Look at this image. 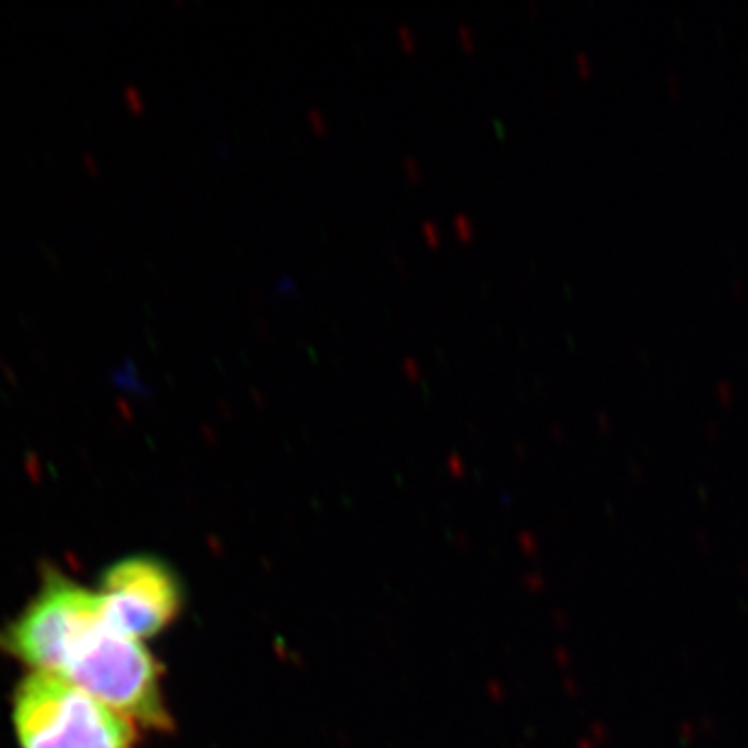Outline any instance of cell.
<instances>
[{
  "label": "cell",
  "instance_id": "6da1fadb",
  "mask_svg": "<svg viewBox=\"0 0 748 748\" xmlns=\"http://www.w3.org/2000/svg\"><path fill=\"white\" fill-rule=\"evenodd\" d=\"M0 651L59 675L138 728L169 732L162 668L144 642L109 624L98 591L50 569L28 607L0 630Z\"/></svg>",
  "mask_w": 748,
  "mask_h": 748
},
{
  "label": "cell",
  "instance_id": "3957f363",
  "mask_svg": "<svg viewBox=\"0 0 748 748\" xmlns=\"http://www.w3.org/2000/svg\"><path fill=\"white\" fill-rule=\"evenodd\" d=\"M98 593L109 624L140 642L164 632L183 609L179 576L150 555L116 561L102 574Z\"/></svg>",
  "mask_w": 748,
  "mask_h": 748
},
{
  "label": "cell",
  "instance_id": "7a4b0ae2",
  "mask_svg": "<svg viewBox=\"0 0 748 748\" xmlns=\"http://www.w3.org/2000/svg\"><path fill=\"white\" fill-rule=\"evenodd\" d=\"M21 748H135L138 725L52 673H28L13 696Z\"/></svg>",
  "mask_w": 748,
  "mask_h": 748
}]
</instances>
